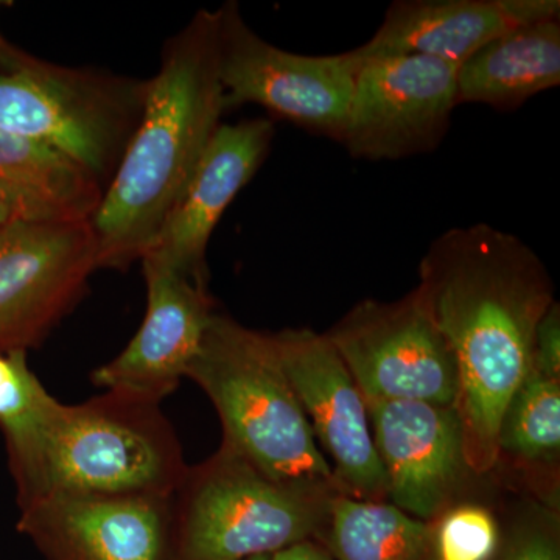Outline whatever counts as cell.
<instances>
[{
    "mask_svg": "<svg viewBox=\"0 0 560 560\" xmlns=\"http://www.w3.org/2000/svg\"><path fill=\"white\" fill-rule=\"evenodd\" d=\"M559 18V0H399L375 35L353 50L361 62L423 55L460 66L512 28Z\"/></svg>",
    "mask_w": 560,
    "mask_h": 560,
    "instance_id": "cell-16",
    "label": "cell"
},
{
    "mask_svg": "<svg viewBox=\"0 0 560 560\" xmlns=\"http://www.w3.org/2000/svg\"><path fill=\"white\" fill-rule=\"evenodd\" d=\"M372 440L397 510L423 522L467 500L471 471L458 408L419 400H370Z\"/></svg>",
    "mask_w": 560,
    "mask_h": 560,
    "instance_id": "cell-12",
    "label": "cell"
},
{
    "mask_svg": "<svg viewBox=\"0 0 560 560\" xmlns=\"http://www.w3.org/2000/svg\"><path fill=\"white\" fill-rule=\"evenodd\" d=\"M187 377L219 412L223 445L275 480L337 485L271 334L213 313Z\"/></svg>",
    "mask_w": 560,
    "mask_h": 560,
    "instance_id": "cell-4",
    "label": "cell"
},
{
    "mask_svg": "<svg viewBox=\"0 0 560 560\" xmlns=\"http://www.w3.org/2000/svg\"><path fill=\"white\" fill-rule=\"evenodd\" d=\"M458 70L423 55L361 62L341 142L350 156L397 161L436 150L458 106Z\"/></svg>",
    "mask_w": 560,
    "mask_h": 560,
    "instance_id": "cell-9",
    "label": "cell"
},
{
    "mask_svg": "<svg viewBox=\"0 0 560 560\" xmlns=\"http://www.w3.org/2000/svg\"><path fill=\"white\" fill-rule=\"evenodd\" d=\"M189 467L160 405L103 394L58 401L31 463L14 475L21 506L54 493L176 495Z\"/></svg>",
    "mask_w": 560,
    "mask_h": 560,
    "instance_id": "cell-3",
    "label": "cell"
},
{
    "mask_svg": "<svg viewBox=\"0 0 560 560\" xmlns=\"http://www.w3.org/2000/svg\"><path fill=\"white\" fill-rule=\"evenodd\" d=\"M103 184L38 140L0 130V195L25 221H90Z\"/></svg>",
    "mask_w": 560,
    "mask_h": 560,
    "instance_id": "cell-17",
    "label": "cell"
},
{
    "mask_svg": "<svg viewBox=\"0 0 560 560\" xmlns=\"http://www.w3.org/2000/svg\"><path fill=\"white\" fill-rule=\"evenodd\" d=\"M270 560H335L318 541H304L287 550L276 552Z\"/></svg>",
    "mask_w": 560,
    "mask_h": 560,
    "instance_id": "cell-25",
    "label": "cell"
},
{
    "mask_svg": "<svg viewBox=\"0 0 560 560\" xmlns=\"http://www.w3.org/2000/svg\"><path fill=\"white\" fill-rule=\"evenodd\" d=\"M533 371L560 378V307L555 301L540 319L534 340Z\"/></svg>",
    "mask_w": 560,
    "mask_h": 560,
    "instance_id": "cell-24",
    "label": "cell"
},
{
    "mask_svg": "<svg viewBox=\"0 0 560 560\" xmlns=\"http://www.w3.org/2000/svg\"><path fill=\"white\" fill-rule=\"evenodd\" d=\"M147 313L116 359L92 374L94 385L131 399L161 404L187 377L213 313L208 283L162 261L142 259Z\"/></svg>",
    "mask_w": 560,
    "mask_h": 560,
    "instance_id": "cell-14",
    "label": "cell"
},
{
    "mask_svg": "<svg viewBox=\"0 0 560 560\" xmlns=\"http://www.w3.org/2000/svg\"><path fill=\"white\" fill-rule=\"evenodd\" d=\"M219 11L224 110L253 103L341 143L361 68L355 50L293 54L250 31L237 3L228 2Z\"/></svg>",
    "mask_w": 560,
    "mask_h": 560,
    "instance_id": "cell-7",
    "label": "cell"
},
{
    "mask_svg": "<svg viewBox=\"0 0 560 560\" xmlns=\"http://www.w3.org/2000/svg\"><path fill=\"white\" fill-rule=\"evenodd\" d=\"M271 556H261V558H253L248 560H270Z\"/></svg>",
    "mask_w": 560,
    "mask_h": 560,
    "instance_id": "cell-28",
    "label": "cell"
},
{
    "mask_svg": "<svg viewBox=\"0 0 560 560\" xmlns=\"http://www.w3.org/2000/svg\"><path fill=\"white\" fill-rule=\"evenodd\" d=\"M492 560H560L558 506L526 501L500 523L499 550Z\"/></svg>",
    "mask_w": 560,
    "mask_h": 560,
    "instance_id": "cell-23",
    "label": "cell"
},
{
    "mask_svg": "<svg viewBox=\"0 0 560 560\" xmlns=\"http://www.w3.org/2000/svg\"><path fill=\"white\" fill-rule=\"evenodd\" d=\"M559 455L560 378L530 371L501 419L499 460L552 466L558 464Z\"/></svg>",
    "mask_w": 560,
    "mask_h": 560,
    "instance_id": "cell-20",
    "label": "cell"
},
{
    "mask_svg": "<svg viewBox=\"0 0 560 560\" xmlns=\"http://www.w3.org/2000/svg\"><path fill=\"white\" fill-rule=\"evenodd\" d=\"M143 94L145 83L10 49L0 60V130L61 151L106 187L138 127Z\"/></svg>",
    "mask_w": 560,
    "mask_h": 560,
    "instance_id": "cell-6",
    "label": "cell"
},
{
    "mask_svg": "<svg viewBox=\"0 0 560 560\" xmlns=\"http://www.w3.org/2000/svg\"><path fill=\"white\" fill-rule=\"evenodd\" d=\"M340 493L335 482L275 480L221 444L176 493L178 560H248L323 544Z\"/></svg>",
    "mask_w": 560,
    "mask_h": 560,
    "instance_id": "cell-5",
    "label": "cell"
},
{
    "mask_svg": "<svg viewBox=\"0 0 560 560\" xmlns=\"http://www.w3.org/2000/svg\"><path fill=\"white\" fill-rule=\"evenodd\" d=\"M324 548L335 560H440L433 522L397 510L389 501L340 495L331 504Z\"/></svg>",
    "mask_w": 560,
    "mask_h": 560,
    "instance_id": "cell-19",
    "label": "cell"
},
{
    "mask_svg": "<svg viewBox=\"0 0 560 560\" xmlns=\"http://www.w3.org/2000/svg\"><path fill=\"white\" fill-rule=\"evenodd\" d=\"M418 290L455 355L467 460L485 477L499 463L508 404L533 371L536 330L556 301L555 283L522 238L477 223L430 243Z\"/></svg>",
    "mask_w": 560,
    "mask_h": 560,
    "instance_id": "cell-1",
    "label": "cell"
},
{
    "mask_svg": "<svg viewBox=\"0 0 560 560\" xmlns=\"http://www.w3.org/2000/svg\"><path fill=\"white\" fill-rule=\"evenodd\" d=\"M18 529L47 560H178L176 495L54 493L21 506Z\"/></svg>",
    "mask_w": 560,
    "mask_h": 560,
    "instance_id": "cell-13",
    "label": "cell"
},
{
    "mask_svg": "<svg viewBox=\"0 0 560 560\" xmlns=\"http://www.w3.org/2000/svg\"><path fill=\"white\" fill-rule=\"evenodd\" d=\"M224 113L220 11L201 10L165 46L142 113L90 220L98 268L142 259Z\"/></svg>",
    "mask_w": 560,
    "mask_h": 560,
    "instance_id": "cell-2",
    "label": "cell"
},
{
    "mask_svg": "<svg viewBox=\"0 0 560 560\" xmlns=\"http://www.w3.org/2000/svg\"><path fill=\"white\" fill-rule=\"evenodd\" d=\"M364 400L456 407L458 366L416 287L399 301L364 300L329 331Z\"/></svg>",
    "mask_w": 560,
    "mask_h": 560,
    "instance_id": "cell-8",
    "label": "cell"
},
{
    "mask_svg": "<svg viewBox=\"0 0 560 560\" xmlns=\"http://www.w3.org/2000/svg\"><path fill=\"white\" fill-rule=\"evenodd\" d=\"M272 138L275 124L270 119L221 124L142 259L162 261L208 283L206 250L210 235L224 210L267 160Z\"/></svg>",
    "mask_w": 560,
    "mask_h": 560,
    "instance_id": "cell-15",
    "label": "cell"
},
{
    "mask_svg": "<svg viewBox=\"0 0 560 560\" xmlns=\"http://www.w3.org/2000/svg\"><path fill=\"white\" fill-rule=\"evenodd\" d=\"M560 84V18L521 25L497 36L458 70V105L518 109Z\"/></svg>",
    "mask_w": 560,
    "mask_h": 560,
    "instance_id": "cell-18",
    "label": "cell"
},
{
    "mask_svg": "<svg viewBox=\"0 0 560 560\" xmlns=\"http://www.w3.org/2000/svg\"><path fill=\"white\" fill-rule=\"evenodd\" d=\"M440 560H492L500 522L485 504L460 501L433 522Z\"/></svg>",
    "mask_w": 560,
    "mask_h": 560,
    "instance_id": "cell-22",
    "label": "cell"
},
{
    "mask_svg": "<svg viewBox=\"0 0 560 560\" xmlns=\"http://www.w3.org/2000/svg\"><path fill=\"white\" fill-rule=\"evenodd\" d=\"M271 337L313 436L330 456L338 488L352 499L388 501L366 400L340 353L326 334L312 329H285Z\"/></svg>",
    "mask_w": 560,
    "mask_h": 560,
    "instance_id": "cell-11",
    "label": "cell"
},
{
    "mask_svg": "<svg viewBox=\"0 0 560 560\" xmlns=\"http://www.w3.org/2000/svg\"><path fill=\"white\" fill-rule=\"evenodd\" d=\"M57 405L33 374L25 350H0V430L13 475L31 463Z\"/></svg>",
    "mask_w": 560,
    "mask_h": 560,
    "instance_id": "cell-21",
    "label": "cell"
},
{
    "mask_svg": "<svg viewBox=\"0 0 560 560\" xmlns=\"http://www.w3.org/2000/svg\"><path fill=\"white\" fill-rule=\"evenodd\" d=\"M11 220H16L14 219L13 209L10 208V205L5 201V198L0 195V226H3V224L9 223Z\"/></svg>",
    "mask_w": 560,
    "mask_h": 560,
    "instance_id": "cell-26",
    "label": "cell"
},
{
    "mask_svg": "<svg viewBox=\"0 0 560 560\" xmlns=\"http://www.w3.org/2000/svg\"><path fill=\"white\" fill-rule=\"evenodd\" d=\"M97 248L90 221L11 220L0 226V350H25L77 304Z\"/></svg>",
    "mask_w": 560,
    "mask_h": 560,
    "instance_id": "cell-10",
    "label": "cell"
},
{
    "mask_svg": "<svg viewBox=\"0 0 560 560\" xmlns=\"http://www.w3.org/2000/svg\"><path fill=\"white\" fill-rule=\"evenodd\" d=\"M0 5H2V2H0ZM10 49L11 47L9 44H7L5 40H3L2 35H0V60L9 54Z\"/></svg>",
    "mask_w": 560,
    "mask_h": 560,
    "instance_id": "cell-27",
    "label": "cell"
}]
</instances>
